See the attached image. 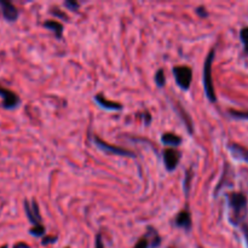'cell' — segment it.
Instances as JSON below:
<instances>
[{"instance_id":"obj_4","label":"cell","mask_w":248,"mask_h":248,"mask_svg":"<svg viewBox=\"0 0 248 248\" xmlns=\"http://www.w3.org/2000/svg\"><path fill=\"white\" fill-rule=\"evenodd\" d=\"M93 142H94V144H96L97 148H99V149L103 150V152H106V153H110V154L119 155V156L136 157L135 153L130 152V150H127V149H124V148L115 147V145L109 144V143L104 142V140H102L101 138L97 137V136H94L93 137Z\"/></svg>"},{"instance_id":"obj_25","label":"cell","mask_w":248,"mask_h":248,"mask_svg":"<svg viewBox=\"0 0 248 248\" xmlns=\"http://www.w3.org/2000/svg\"><path fill=\"white\" fill-rule=\"evenodd\" d=\"M52 14L55 15V16H60V17H63V18H67V16H65V15H63L62 12L58 11V9H57V11H52Z\"/></svg>"},{"instance_id":"obj_3","label":"cell","mask_w":248,"mask_h":248,"mask_svg":"<svg viewBox=\"0 0 248 248\" xmlns=\"http://www.w3.org/2000/svg\"><path fill=\"white\" fill-rule=\"evenodd\" d=\"M173 75L176 82L182 90H189L193 80V70L188 65H177L173 68Z\"/></svg>"},{"instance_id":"obj_8","label":"cell","mask_w":248,"mask_h":248,"mask_svg":"<svg viewBox=\"0 0 248 248\" xmlns=\"http://www.w3.org/2000/svg\"><path fill=\"white\" fill-rule=\"evenodd\" d=\"M0 7H1L2 16L6 21L15 22L18 18V10L16 9V6L12 2L6 1V0H0Z\"/></svg>"},{"instance_id":"obj_17","label":"cell","mask_w":248,"mask_h":248,"mask_svg":"<svg viewBox=\"0 0 248 248\" xmlns=\"http://www.w3.org/2000/svg\"><path fill=\"white\" fill-rule=\"evenodd\" d=\"M29 232H31V234L33 235V236H36V237L43 236V235L45 234V228H44L41 224L40 225H36V227L31 228V229L29 230Z\"/></svg>"},{"instance_id":"obj_9","label":"cell","mask_w":248,"mask_h":248,"mask_svg":"<svg viewBox=\"0 0 248 248\" xmlns=\"http://www.w3.org/2000/svg\"><path fill=\"white\" fill-rule=\"evenodd\" d=\"M229 150H230V153H232V155L234 159L240 160V161L248 162V149L247 148H244L242 145L232 143V144L229 145Z\"/></svg>"},{"instance_id":"obj_26","label":"cell","mask_w":248,"mask_h":248,"mask_svg":"<svg viewBox=\"0 0 248 248\" xmlns=\"http://www.w3.org/2000/svg\"><path fill=\"white\" fill-rule=\"evenodd\" d=\"M0 248H7V245H4V246H1Z\"/></svg>"},{"instance_id":"obj_15","label":"cell","mask_w":248,"mask_h":248,"mask_svg":"<svg viewBox=\"0 0 248 248\" xmlns=\"http://www.w3.org/2000/svg\"><path fill=\"white\" fill-rule=\"evenodd\" d=\"M154 80L159 87H164L166 84V77H165L164 69H159L154 75Z\"/></svg>"},{"instance_id":"obj_7","label":"cell","mask_w":248,"mask_h":248,"mask_svg":"<svg viewBox=\"0 0 248 248\" xmlns=\"http://www.w3.org/2000/svg\"><path fill=\"white\" fill-rule=\"evenodd\" d=\"M24 210H26L27 217H28L29 222L36 227V225H40L41 223V216L39 213V206L36 203V201H31V203H29L28 201H24Z\"/></svg>"},{"instance_id":"obj_16","label":"cell","mask_w":248,"mask_h":248,"mask_svg":"<svg viewBox=\"0 0 248 248\" xmlns=\"http://www.w3.org/2000/svg\"><path fill=\"white\" fill-rule=\"evenodd\" d=\"M240 39H241V43L244 45L245 53L248 55V27H245L244 29H241V31H240Z\"/></svg>"},{"instance_id":"obj_5","label":"cell","mask_w":248,"mask_h":248,"mask_svg":"<svg viewBox=\"0 0 248 248\" xmlns=\"http://www.w3.org/2000/svg\"><path fill=\"white\" fill-rule=\"evenodd\" d=\"M0 96L2 97L1 106L5 109H14L21 103V99L14 91L5 89L2 86H0Z\"/></svg>"},{"instance_id":"obj_18","label":"cell","mask_w":248,"mask_h":248,"mask_svg":"<svg viewBox=\"0 0 248 248\" xmlns=\"http://www.w3.org/2000/svg\"><path fill=\"white\" fill-rule=\"evenodd\" d=\"M190 181H191V174H190V172H186V178H184V181H183L184 193H186V196H188L189 190H190Z\"/></svg>"},{"instance_id":"obj_11","label":"cell","mask_w":248,"mask_h":248,"mask_svg":"<svg viewBox=\"0 0 248 248\" xmlns=\"http://www.w3.org/2000/svg\"><path fill=\"white\" fill-rule=\"evenodd\" d=\"M174 224H176V227L182 228V229L190 230L191 229V217H190V215H189V212H186V211H181V212L178 213V216L176 217Z\"/></svg>"},{"instance_id":"obj_10","label":"cell","mask_w":248,"mask_h":248,"mask_svg":"<svg viewBox=\"0 0 248 248\" xmlns=\"http://www.w3.org/2000/svg\"><path fill=\"white\" fill-rule=\"evenodd\" d=\"M94 101H96L102 108L107 109V110H121V109H123V106H121L120 103L109 101L108 98L103 97L102 94H96V96H94Z\"/></svg>"},{"instance_id":"obj_12","label":"cell","mask_w":248,"mask_h":248,"mask_svg":"<svg viewBox=\"0 0 248 248\" xmlns=\"http://www.w3.org/2000/svg\"><path fill=\"white\" fill-rule=\"evenodd\" d=\"M161 142L165 145H170V147H177L182 143V138L179 136L174 135V133H164L161 137Z\"/></svg>"},{"instance_id":"obj_1","label":"cell","mask_w":248,"mask_h":248,"mask_svg":"<svg viewBox=\"0 0 248 248\" xmlns=\"http://www.w3.org/2000/svg\"><path fill=\"white\" fill-rule=\"evenodd\" d=\"M216 51L215 48L210 51V53L206 57L205 63H203V74H202V81H203V89H205V93L207 96L208 101L215 103L217 101V94H216L215 85H213L212 79V63L213 58H215Z\"/></svg>"},{"instance_id":"obj_6","label":"cell","mask_w":248,"mask_h":248,"mask_svg":"<svg viewBox=\"0 0 248 248\" xmlns=\"http://www.w3.org/2000/svg\"><path fill=\"white\" fill-rule=\"evenodd\" d=\"M162 159H164L165 167H166L167 171L172 172L177 169L179 164V160H181V153L176 149H166L162 154Z\"/></svg>"},{"instance_id":"obj_13","label":"cell","mask_w":248,"mask_h":248,"mask_svg":"<svg viewBox=\"0 0 248 248\" xmlns=\"http://www.w3.org/2000/svg\"><path fill=\"white\" fill-rule=\"evenodd\" d=\"M44 27L47 29H50L53 34L56 35V38L61 39L63 35V26L57 21H46L44 23Z\"/></svg>"},{"instance_id":"obj_23","label":"cell","mask_w":248,"mask_h":248,"mask_svg":"<svg viewBox=\"0 0 248 248\" xmlns=\"http://www.w3.org/2000/svg\"><path fill=\"white\" fill-rule=\"evenodd\" d=\"M56 240H57V239H56V237H50V236H48V237H45V239L43 240V245L53 244V242H55Z\"/></svg>"},{"instance_id":"obj_21","label":"cell","mask_w":248,"mask_h":248,"mask_svg":"<svg viewBox=\"0 0 248 248\" xmlns=\"http://www.w3.org/2000/svg\"><path fill=\"white\" fill-rule=\"evenodd\" d=\"M196 14H198L199 16H201V17H207L208 16V12L206 11V9L203 6L198 7V10H196Z\"/></svg>"},{"instance_id":"obj_2","label":"cell","mask_w":248,"mask_h":248,"mask_svg":"<svg viewBox=\"0 0 248 248\" xmlns=\"http://www.w3.org/2000/svg\"><path fill=\"white\" fill-rule=\"evenodd\" d=\"M228 203L237 220L242 219L247 212V198L242 193L228 194Z\"/></svg>"},{"instance_id":"obj_20","label":"cell","mask_w":248,"mask_h":248,"mask_svg":"<svg viewBox=\"0 0 248 248\" xmlns=\"http://www.w3.org/2000/svg\"><path fill=\"white\" fill-rule=\"evenodd\" d=\"M64 5L68 7V9L72 10V11H77L80 6L79 2H77L75 0H67V1L64 2Z\"/></svg>"},{"instance_id":"obj_14","label":"cell","mask_w":248,"mask_h":248,"mask_svg":"<svg viewBox=\"0 0 248 248\" xmlns=\"http://www.w3.org/2000/svg\"><path fill=\"white\" fill-rule=\"evenodd\" d=\"M228 113L232 118L237 119V120H248V110H234V109H232Z\"/></svg>"},{"instance_id":"obj_22","label":"cell","mask_w":248,"mask_h":248,"mask_svg":"<svg viewBox=\"0 0 248 248\" xmlns=\"http://www.w3.org/2000/svg\"><path fill=\"white\" fill-rule=\"evenodd\" d=\"M96 248H104L103 242H102V236L99 234L96 236Z\"/></svg>"},{"instance_id":"obj_24","label":"cell","mask_w":248,"mask_h":248,"mask_svg":"<svg viewBox=\"0 0 248 248\" xmlns=\"http://www.w3.org/2000/svg\"><path fill=\"white\" fill-rule=\"evenodd\" d=\"M14 248H29V246L27 244H24V242H19V244L15 245Z\"/></svg>"},{"instance_id":"obj_19","label":"cell","mask_w":248,"mask_h":248,"mask_svg":"<svg viewBox=\"0 0 248 248\" xmlns=\"http://www.w3.org/2000/svg\"><path fill=\"white\" fill-rule=\"evenodd\" d=\"M150 247V241L147 239V237H142L140 241L136 244V246L133 248H149Z\"/></svg>"}]
</instances>
